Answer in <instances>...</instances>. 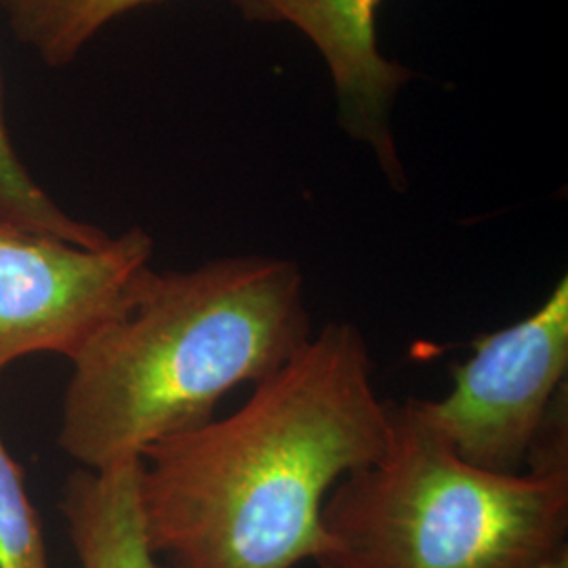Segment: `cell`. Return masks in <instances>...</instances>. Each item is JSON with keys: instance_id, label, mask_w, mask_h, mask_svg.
<instances>
[{"instance_id": "ba28073f", "label": "cell", "mask_w": 568, "mask_h": 568, "mask_svg": "<svg viewBox=\"0 0 568 568\" xmlns=\"http://www.w3.org/2000/svg\"><path fill=\"white\" fill-rule=\"evenodd\" d=\"M154 2L163 0H0V11L23 47L47 68L61 70L110 21Z\"/></svg>"}, {"instance_id": "3957f363", "label": "cell", "mask_w": 568, "mask_h": 568, "mask_svg": "<svg viewBox=\"0 0 568 568\" xmlns=\"http://www.w3.org/2000/svg\"><path fill=\"white\" fill-rule=\"evenodd\" d=\"M323 528L321 568H551L568 551V459L488 471L415 398L389 403L386 447L328 493Z\"/></svg>"}, {"instance_id": "277c9868", "label": "cell", "mask_w": 568, "mask_h": 568, "mask_svg": "<svg viewBox=\"0 0 568 568\" xmlns=\"http://www.w3.org/2000/svg\"><path fill=\"white\" fill-rule=\"evenodd\" d=\"M152 253V236L138 225L81 246L0 222V373L34 354L72 363L135 307Z\"/></svg>"}, {"instance_id": "5b68a950", "label": "cell", "mask_w": 568, "mask_h": 568, "mask_svg": "<svg viewBox=\"0 0 568 568\" xmlns=\"http://www.w3.org/2000/svg\"><path fill=\"white\" fill-rule=\"evenodd\" d=\"M568 278L523 321L471 342V356L453 368L440 400H417L427 424L471 466L520 474L567 392Z\"/></svg>"}, {"instance_id": "9c48e42d", "label": "cell", "mask_w": 568, "mask_h": 568, "mask_svg": "<svg viewBox=\"0 0 568 568\" xmlns=\"http://www.w3.org/2000/svg\"><path fill=\"white\" fill-rule=\"evenodd\" d=\"M0 222L47 234L81 246H102L112 236L98 225L68 215L37 180L13 145L4 110V79L0 65Z\"/></svg>"}, {"instance_id": "6da1fadb", "label": "cell", "mask_w": 568, "mask_h": 568, "mask_svg": "<svg viewBox=\"0 0 568 568\" xmlns=\"http://www.w3.org/2000/svg\"><path fill=\"white\" fill-rule=\"evenodd\" d=\"M361 328L333 321L224 419L142 453L148 544L169 568H295L328 549L333 487L386 447Z\"/></svg>"}, {"instance_id": "52a82bcc", "label": "cell", "mask_w": 568, "mask_h": 568, "mask_svg": "<svg viewBox=\"0 0 568 568\" xmlns=\"http://www.w3.org/2000/svg\"><path fill=\"white\" fill-rule=\"evenodd\" d=\"M140 469L142 457L65 480L60 509L82 568H163L143 530Z\"/></svg>"}, {"instance_id": "8fae6325", "label": "cell", "mask_w": 568, "mask_h": 568, "mask_svg": "<svg viewBox=\"0 0 568 568\" xmlns=\"http://www.w3.org/2000/svg\"><path fill=\"white\" fill-rule=\"evenodd\" d=\"M551 568H568V551L567 554H562V556L554 562V567Z\"/></svg>"}, {"instance_id": "7a4b0ae2", "label": "cell", "mask_w": 568, "mask_h": 568, "mask_svg": "<svg viewBox=\"0 0 568 568\" xmlns=\"http://www.w3.org/2000/svg\"><path fill=\"white\" fill-rule=\"evenodd\" d=\"M312 335L293 260L232 255L150 270L135 307L72 361L58 445L87 469L138 459L215 419L224 396L272 377Z\"/></svg>"}, {"instance_id": "30bf717a", "label": "cell", "mask_w": 568, "mask_h": 568, "mask_svg": "<svg viewBox=\"0 0 568 568\" xmlns=\"http://www.w3.org/2000/svg\"><path fill=\"white\" fill-rule=\"evenodd\" d=\"M23 469L0 438V568H51Z\"/></svg>"}, {"instance_id": "8992f818", "label": "cell", "mask_w": 568, "mask_h": 568, "mask_svg": "<svg viewBox=\"0 0 568 568\" xmlns=\"http://www.w3.org/2000/svg\"><path fill=\"white\" fill-rule=\"evenodd\" d=\"M246 21L288 23L321 53L331 74L337 122L354 142L373 152L389 185L408 187L392 129L398 93L413 81L400 61L389 60L377 41L382 0H230Z\"/></svg>"}]
</instances>
